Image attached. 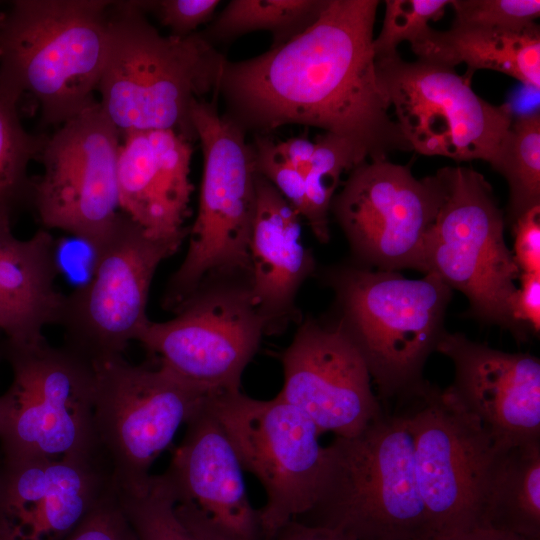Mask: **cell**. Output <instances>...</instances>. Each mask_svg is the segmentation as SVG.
<instances>
[{
  "instance_id": "1",
  "label": "cell",
  "mask_w": 540,
  "mask_h": 540,
  "mask_svg": "<svg viewBox=\"0 0 540 540\" xmlns=\"http://www.w3.org/2000/svg\"><path fill=\"white\" fill-rule=\"evenodd\" d=\"M379 1L328 0L304 32L266 52L226 60L217 96L246 134L284 125L316 127L353 145L367 160L410 144L388 113L372 47Z\"/></svg>"
},
{
  "instance_id": "2",
  "label": "cell",
  "mask_w": 540,
  "mask_h": 540,
  "mask_svg": "<svg viewBox=\"0 0 540 540\" xmlns=\"http://www.w3.org/2000/svg\"><path fill=\"white\" fill-rule=\"evenodd\" d=\"M146 14L143 1H112L99 104L121 135L173 130L193 142L192 105L217 95L227 59L199 32L161 34Z\"/></svg>"
},
{
  "instance_id": "3",
  "label": "cell",
  "mask_w": 540,
  "mask_h": 540,
  "mask_svg": "<svg viewBox=\"0 0 540 540\" xmlns=\"http://www.w3.org/2000/svg\"><path fill=\"white\" fill-rule=\"evenodd\" d=\"M296 519L353 540H434L407 412L383 414L359 434L324 446L314 504Z\"/></svg>"
},
{
  "instance_id": "4",
  "label": "cell",
  "mask_w": 540,
  "mask_h": 540,
  "mask_svg": "<svg viewBox=\"0 0 540 540\" xmlns=\"http://www.w3.org/2000/svg\"><path fill=\"white\" fill-rule=\"evenodd\" d=\"M106 0H17L0 28V78L61 125L95 101L109 35Z\"/></svg>"
},
{
  "instance_id": "5",
  "label": "cell",
  "mask_w": 540,
  "mask_h": 540,
  "mask_svg": "<svg viewBox=\"0 0 540 540\" xmlns=\"http://www.w3.org/2000/svg\"><path fill=\"white\" fill-rule=\"evenodd\" d=\"M338 321L363 357L382 398L407 399L425 383L424 365L445 333L452 289L427 273L344 267L331 275Z\"/></svg>"
},
{
  "instance_id": "6",
  "label": "cell",
  "mask_w": 540,
  "mask_h": 540,
  "mask_svg": "<svg viewBox=\"0 0 540 540\" xmlns=\"http://www.w3.org/2000/svg\"><path fill=\"white\" fill-rule=\"evenodd\" d=\"M216 100H197L191 108L203 173L188 249L164 293L163 305L172 311L214 279L249 275L257 206L253 151L246 133L219 113Z\"/></svg>"
},
{
  "instance_id": "7",
  "label": "cell",
  "mask_w": 540,
  "mask_h": 540,
  "mask_svg": "<svg viewBox=\"0 0 540 540\" xmlns=\"http://www.w3.org/2000/svg\"><path fill=\"white\" fill-rule=\"evenodd\" d=\"M436 175L443 198L425 238L423 273L464 294L474 317L525 341L528 333L510 313L521 271L506 245L504 217L491 185L471 167L447 166Z\"/></svg>"
},
{
  "instance_id": "8",
  "label": "cell",
  "mask_w": 540,
  "mask_h": 540,
  "mask_svg": "<svg viewBox=\"0 0 540 540\" xmlns=\"http://www.w3.org/2000/svg\"><path fill=\"white\" fill-rule=\"evenodd\" d=\"M12 379L0 395L4 461L102 456L93 424V363L65 345L4 341Z\"/></svg>"
},
{
  "instance_id": "9",
  "label": "cell",
  "mask_w": 540,
  "mask_h": 540,
  "mask_svg": "<svg viewBox=\"0 0 540 540\" xmlns=\"http://www.w3.org/2000/svg\"><path fill=\"white\" fill-rule=\"evenodd\" d=\"M92 363L99 452L117 490L139 488L180 426L211 395L158 364L135 365L122 355Z\"/></svg>"
},
{
  "instance_id": "10",
  "label": "cell",
  "mask_w": 540,
  "mask_h": 540,
  "mask_svg": "<svg viewBox=\"0 0 540 540\" xmlns=\"http://www.w3.org/2000/svg\"><path fill=\"white\" fill-rule=\"evenodd\" d=\"M239 457L266 494L258 510L263 540H274L290 520L314 504L322 472L324 446L315 424L279 396L258 400L240 391L208 398Z\"/></svg>"
},
{
  "instance_id": "11",
  "label": "cell",
  "mask_w": 540,
  "mask_h": 540,
  "mask_svg": "<svg viewBox=\"0 0 540 540\" xmlns=\"http://www.w3.org/2000/svg\"><path fill=\"white\" fill-rule=\"evenodd\" d=\"M376 75L412 150L458 162H490L514 116L478 96L468 75L399 53L375 58Z\"/></svg>"
},
{
  "instance_id": "12",
  "label": "cell",
  "mask_w": 540,
  "mask_h": 540,
  "mask_svg": "<svg viewBox=\"0 0 540 540\" xmlns=\"http://www.w3.org/2000/svg\"><path fill=\"white\" fill-rule=\"evenodd\" d=\"M179 247L151 238L121 213L93 248L90 279L65 295L58 321L64 345L91 362L122 355L150 321L148 296L158 266Z\"/></svg>"
},
{
  "instance_id": "13",
  "label": "cell",
  "mask_w": 540,
  "mask_h": 540,
  "mask_svg": "<svg viewBox=\"0 0 540 540\" xmlns=\"http://www.w3.org/2000/svg\"><path fill=\"white\" fill-rule=\"evenodd\" d=\"M121 133L95 100L44 138L43 173L30 196L47 230L69 233L92 249L121 216L118 157Z\"/></svg>"
},
{
  "instance_id": "14",
  "label": "cell",
  "mask_w": 540,
  "mask_h": 540,
  "mask_svg": "<svg viewBox=\"0 0 540 540\" xmlns=\"http://www.w3.org/2000/svg\"><path fill=\"white\" fill-rule=\"evenodd\" d=\"M164 322L149 321L138 337L157 364L210 395L240 391L268 321L248 285L204 287Z\"/></svg>"
},
{
  "instance_id": "15",
  "label": "cell",
  "mask_w": 540,
  "mask_h": 540,
  "mask_svg": "<svg viewBox=\"0 0 540 540\" xmlns=\"http://www.w3.org/2000/svg\"><path fill=\"white\" fill-rule=\"evenodd\" d=\"M407 412L416 481L434 540L477 527L480 495L497 442L448 389L425 382Z\"/></svg>"
},
{
  "instance_id": "16",
  "label": "cell",
  "mask_w": 540,
  "mask_h": 540,
  "mask_svg": "<svg viewBox=\"0 0 540 540\" xmlns=\"http://www.w3.org/2000/svg\"><path fill=\"white\" fill-rule=\"evenodd\" d=\"M442 198L436 174L417 179L410 165L368 160L350 172L331 211L364 263L423 272L425 238Z\"/></svg>"
},
{
  "instance_id": "17",
  "label": "cell",
  "mask_w": 540,
  "mask_h": 540,
  "mask_svg": "<svg viewBox=\"0 0 540 540\" xmlns=\"http://www.w3.org/2000/svg\"><path fill=\"white\" fill-rule=\"evenodd\" d=\"M282 400L302 411L320 433L353 437L381 417L367 365L339 323L306 319L281 357Z\"/></svg>"
},
{
  "instance_id": "18",
  "label": "cell",
  "mask_w": 540,
  "mask_h": 540,
  "mask_svg": "<svg viewBox=\"0 0 540 540\" xmlns=\"http://www.w3.org/2000/svg\"><path fill=\"white\" fill-rule=\"evenodd\" d=\"M115 489L102 456L2 460L0 540H63Z\"/></svg>"
},
{
  "instance_id": "19",
  "label": "cell",
  "mask_w": 540,
  "mask_h": 540,
  "mask_svg": "<svg viewBox=\"0 0 540 540\" xmlns=\"http://www.w3.org/2000/svg\"><path fill=\"white\" fill-rule=\"evenodd\" d=\"M436 351L449 358L447 389L500 444L540 439V360L509 353L445 331Z\"/></svg>"
},
{
  "instance_id": "20",
  "label": "cell",
  "mask_w": 540,
  "mask_h": 540,
  "mask_svg": "<svg viewBox=\"0 0 540 540\" xmlns=\"http://www.w3.org/2000/svg\"><path fill=\"white\" fill-rule=\"evenodd\" d=\"M192 142L173 130L129 131L118 157L120 211L150 237L181 245L193 192Z\"/></svg>"
},
{
  "instance_id": "21",
  "label": "cell",
  "mask_w": 540,
  "mask_h": 540,
  "mask_svg": "<svg viewBox=\"0 0 540 540\" xmlns=\"http://www.w3.org/2000/svg\"><path fill=\"white\" fill-rule=\"evenodd\" d=\"M185 425L183 440L163 473L177 501L194 504L237 540H263L244 469L208 399Z\"/></svg>"
},
{
  "instance_id": "22",
  "label": "cell",
  "mask_w": 540,
  "mask_h": 540,
  "mask_svg": "<svg viewBox=\"0 0 540 540\" xmlns=\"http://www.w3.org/2000/svg\"><path fill=\"white\" fill-rule=\"evenodd\" d=\"M256 194L247 285L270 332L290 317L296 293L313 271L314 260L301 240L300 215L258 173Z\"/></svg>"
},
{
  "instance_id": "23",
  "label": "cell",
  "mask_w": 540,
  "mask_h": 540,
  "mask_svg": "<svg viewBox=\"0 0 540 540\" xmlns=\"http://www.w3.org/2000/svg\"><path fill=\"white\" fill-rule=\"evenodd\" d=\"M11 212L0 210V332L5 342L42 341L45 327L58 324L65 295L56 287V243L47 229L28 239L12 230Z\"/></svg>"
},
{
  "instance_id": "24",
  "label": "cell",
  "mask_w": 540,
  "mask_h": 540,
  "mask_svg": "<svg viewBox=\"0 0 540 540\" xmlns=\"http://www.w3.org/2000/svg\"><path fill=\"white\" fill-rule=\"evenodd\" d=\"M410 44L417 59L453 68L465 63L469 77L479 69L493 70L536 91L540 89L538 24L522 31H508L453 22L446 31L428 26Z\"/></svg>"
},
{
  "instance_id": "25",
  "label": "cell",
  "mask_w": 540,
  "mask_h": 540,
  "mask_svg": "<svg viewBox=\"0 0 540 540\" xmlns=\"http://www.w3.org/2000/svg\"><path fill=\"white\" fill-rule=\"evenodd\" d=\"M477 527L540 540V439L497 444L480 495Z\"/></svg>"
},
{
  "instance_id": "26",
  "label": "cell",
  "mask_w": 540,
  "mask_h": 540,
  "mask_svg": "<svg viewBox=\"0 0 540 540\" xmlns=\"http://www.w3.org/2000/svg\"><path fill=\"white\" fill-rule=\"evenodd\" d=\"M137 540H237L190 502L176 500L164 474H151L132 490H117Z\"/></svg>"
},
{
  "instance_id": "27",
  "label": "cell",
  "mask_w": 540,
  "mask_h": 540,
  "mask_svg": "<svg viewBox=\"0 0 540 540\" xmlns=\"http://www.w3.org/2000/svg\"><path fill=\"white\" fill-rule=\"evenodd\" d=\"M328 0H231L201 36L216 47L253 32L271 33L270 47L281 46L309 28Z\"/></svg>"
},
{
  "instance_id": "28",
  "label": "cell",
  "mask_w": 540,
  "mask_h": 540,
  "mask_svg": "<svg viewBox=\"0 0 540 540\" xmlns=\"http://www.w3.org/2000/svg\"><path fill=\"white\" fill-rule=\"evenodd\" d=\"M489 163L508 183L511 222L540 205L539 112L513 119Z\"/></svg>"
},
{
  "instance_id": "29",
  "label": "cell",
  "mask_w": 540,
  "mask_h": 540,
  "mask_svg": "<svg viewBox=\"0 0 540 540\" xmlns=\"http://www.w3.org/2000/svg\"><path fill=\"white\" fill-rule=\"evenodd\" d=\"M367 159L349 142L329 133L318 135L310 166L305 174V202L301 216L320 242H327L329 212L344 172H351Z\"/></svg>"
},
{
  "instance_id": "30",
  "label": "cell",
  "mask_w": 540,
  "mask_h": 540,
  "mask_svg": "<svg viewBox=\"0 0 540 540\" xmlns=\"http://www.w3.org/2000/svg\"><path fill=\"white\" fill-rule=\"evenodd\" d=\"M20 97L0 78V210L9 212L30 195L28 166L37 159L44 141L23 127L17 109Z\"/></svg>"
},
{
  "instance_id": "31",
  "label": "cell",
  "mask_w": 540,
  "mask_h": 540,
  "mask_svg": "<svg viewBox=\"0 0 540 540\" xmlns=\"http://www.w3.org/2000/svg\"><path fill=\"white\" fill-rule=\"evenodd\" d=\"M449 4L450 0H386L382 28L372 42L375 58L397 54L401 42L416 39Z\"/></svg>"
},
{
  "instance_id": "32",
  "label": "cell",
  "mask_w": 540,
  "mask_h": 540,
  "mask_svg": "<svg viewBox=\"0 0 540 540\" xmlns=\"http://www.w3.org/2000/svg\"><path fill=\"white\" fill-rule=\"evenodd\" d=\"M454 23L508 31H522L536 25L539 0H453Z\"/></svg>"
},
{
  "instance_id": "33",
  "label": "cell",
  "mask_w": 540,
  "mask_h": 540,
  "mask_svg": "<svg viewBox=\"0 0 540 540\" xmlns=\"http://www.w3.org/2000/svg\"><path fill=\"white\" fill-rule=\"evenodd\" d=\"M256 173L267 179L300 215L305 202V177L275 151L268 135H253L250 142Z\"/></svg>"
},
{
  "instance_id": "34",
  "label": "cell",
  "mask_w": 540,
  "mask_h": 540,
  "mask_svg": "<svg viewBox=\"0 0 540 540\" xmlns=\"http://www.w3.org/2000/svg\"><path fill=\"white\" fill-rule=\"evenodd\" d=\"M63 540H137L113 491Z\"/></svg>"
},
{
  "instance_id": "35",
  "label": "cell",
  "mask_w": 540,
  "mask_h": 540,
  "mask_svg": "<svg viewBox=\"0 0 540 540\" xmlns=\"http://www.w3.org/2000/svg\"><path fill=\"white\" fill-rule=\"evenodd\" d=\"M219 0H156L143 1L146 12H152L160 23L168 27L171 35L186 37L208 22Z\"/></svg>"
},
{
  "instance_id": "36",
  "label": "cell",
  "mask_w": 540,
  "mask_h": 540,
  "mask_svg": "<svg viewBox=\"0 0 540 540\" xmlns=\"http://www.w3.org/2000/svg\"><path fill=\"white\" fill-rule=\"evenodd\" d=\"M514 224L513 256L521 273L540 274V205L534 206Z\"/></svg>"
},
{
  "instance_id": "37",
  "label": "cell",
  "mask_w": 540,
  "mask_h": 540,
  "mask_svg": "<svg viewBox=\"0 0 540 540\" xmlns=\"http://www.w3.org/2000/svg\"><path fill=\"white\" fill-rule=\"evenodd\" d=\"M520 287L510 301L513 320L527 333L540 330V274L521 273Z\"/></svg>"
},
{
  "instance_id": "38",
  "label": "cell",
  "mask_w": 540,
  "mask_h": 540,
  "mask_svg": "<svg viewBox=\"0 0 540 540\" xmlns=\"http://www.w3.org/2000/svg\"><path fill=\"white\" fill-rule=\"evenodd\" d=\"M274 149L286 163L305 177L315 150V141L305 136L293 137L285 141H274Z\"/></svg>"
},
{
  "instance_id": "39",
  "label": "cell",
  "mask_w": 540,
  "mask_h": 540,
  "mask_svg": "<svg viewBox=\"0 0 540 540\" xmlns=\"http://www.w3.org/2000/svg\"><path fill=\"white\" fill-rule=\"evenodd\" d=\"M274 540H353L344 533L317 525L307 524L298 519L287 522L276 534Z\"/></svg>"
},
{
  "instance_id": "40",
  "label": "cell",
  "mask_w": 540,
  "mask_h": 540,
  "mask_svg": "<svg viewBox=\"0 0 540 540\" xmlns=\"http://www.w3.org/2000/svg\"><path fill=\"white\" fill-rule=\"evenodd\" d=\"M436 540H528L522 536L489 527H475L470 530Z\"/></svg>"
},
{
  "instance_id": "41",
  "label": "cell",
  "mask_w": 540,
  "mask_h": 540,
  "mask_svg": "<svg viewBox=\"0 0 540 540\" xmlns=\"http://www.w3.org/2000/svg\"><path fill=\"white\" fill-rule=\"evenodd\" d=\"M3 16H4V13H0V28H1L2 20H3Z\"/></svg>"
},
{
  "instance_id": "42",
  "label": "cell",
  "mask_w": 540,
  "mask_h": 540,
  "mask_svg": "<svg viewBox=\"0 0 540 540\" xmlns=\"http://www.w3.org/2000/svg\"><path fill=\"white\" fill-rule=\"evenodd\" d=\"M1 464H2V459H1V457H0V470H1Z\"/></svg>"
},
{
  "instance_id": "43",
  "label": "cell",
  "mask_w": 540,
  "mask_h": 540,
  "mask_svg": "<svg viewBox=\"0 0 540 540\" xmlns=\"http://www.w3.org/2000/svg\"><path fill=\"white\" fill-rule=\"evenodd\" d=\"M2 353V348H0V354Z\"/></svg>"
}]
</instances>
